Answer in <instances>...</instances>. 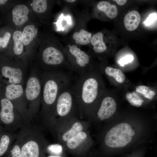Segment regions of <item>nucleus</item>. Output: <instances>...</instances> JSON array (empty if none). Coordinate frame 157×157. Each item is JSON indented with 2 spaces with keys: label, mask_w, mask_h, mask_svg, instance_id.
<instances>
[{
  "label": "nucleus",
  "mask_w": 157,
  "mask_h": 157,
  "mask_svg": "<svg viewBox=\"0 0 157 157\" xmlns=\"http://www.w3.org/2000/svg\"><path fill=\"white\" fill-rule=\"evenodd\" d=\"M126 98L132 106L135 107L141 106L144 102V100L134 92L127 93L126 94Z\"/></svg>",
  "instance_id": "obj_25"
},
{
  "label": "nucleus",
  "mask_w": 157,
  "mask_h": 157,
  "mask_svg": "<svg viewBox=\"0 0 157 157\" xmlns=\"http://www.w3.org/2000/svg\"><path fill=\"white\" fill-rule=\"evenodd\" d=\"M7 152L10 157H22L20 145L16 139Z\"/></svg>",
  "instance_id": "obj_28"
},
{
  "label": "nucleus",
  "mask_w": 157,
  "mask_h": 157,
  "mask_svg": "<svg viewBox=\"0 0 157 157\" xmlns=\"http://www.w3.org/2000/svg\"><path fill=\"white\" fill-rule=\"evenodd\" d=\"M135 134L130 124L121 123L112 127L106 133L104 137V143L111 148L123 147L131 142Z\"/></svg>",
  "instance_id": "obj_9"
},
{
  "label": "nucleus",
  "mask_w": 157,
  "mask_h": 157,
  "mask_svg": "<svg viewBox=\"0 0 157 157\" xmlns=\"http://www.w3.org/2000/svg\"><path fill=\"white\" fill-rule=\"evenodd\" d=\"M41 57L42 69L39 70L71 72L65 47L60 43L58 46L45 47L42 51Z\"/></svg>",
  "instance_id": "obj_5"
},
{
  "label": "nucleus",
  "mask_w": 157,
  "mask_h": 157,
  "mask_svg": "<svg viewBox=\"0 0 157 157\" xmlns=\"http://www.w3.org/2000/svg\"><path fill=\"white\" fill-rule=\"evenodd\" d=\"M92 34L84 28H81L73 33L72 35V43L79 46L90 44Z\"/></svg>",
  "instance_id": "obj_16"
},
{
  "label": "nucleus",
  "mask_w": 157,
  "mask_h": 157,
  "mask_svg": "<svg viewBox=\"0 0 157 157\" xmlns=\"http://www.w3.org/2000/svg\"><path fill=\"white\" fill-rule=\"evenodd\" d=\"M104 71L107 75L113 77L119 83H123L124 81L125 76L119 69L108 66L104 69Z\"/></svg>",
  "instance_id": "obj_23"
},
{
  "label": "nucleus",
  "mask_w": 157,
  "mask_h": 157,
  "mask_svg": "<svg viewBox=\"0 0 157 157\" xmlns=\"http://www.w3.org/2000/svg\"><path fill=\"white\" fill-rule=\"evenodd\" d=\"M22 157H39L49 144L40 129L31 123L24 124L17 133Z\"/></svg>",
  "instance_id": "obj_3"
},
{
  "label": "nucleus",
  "mask_w": 157,
  "mask_h": 157,
  "mask_svg": "<svg viewBox=\"0 0 157 157\" xmlns=\"http://www.w3.org/2000/svg\"><path fill=\"white\" fill-rule=\"evenodd\" d=\"M23 84H7L4 96L10 101L21 115L24 124L31 123L28 114Z\"/></svg>",
  "instance_id": "obj_11"
},
{
  "label": "nucleus",
  "mask_w": 157,
  "mask_h": 157,
  "mask_svg": "<svg viewBox=\"0 0 157 157\" xmlns=\"http://www.w3.org/2000/svg\"><path fill=\"white\" fill-rule=\"evenodd\" d=\"M157 19V14L152 13L150 14L144 22V24L146 26L151 24Z\"/></svg>",
  "instance_id": "obj_31"
},
{
  "label": "nucleus",
  "mask_w": 157,
  "mask_h": 157,
  "mask_svg": "<svg viewBox=\"0 0 157 157\" xmlns=\"http://www.w3.org/2000/svg\"><path fill=\"white\" fill-rule=\"evenodd\" d=\"M89 124L86 120L78 119L76 115L57 119L54 134L59 143L63 145L78 133L88 130Z\"/></svg>",
  "instance_id": "obj_6"
},
{
  "label": "nucleus",
  "mask_w": 157,
  "mask_h": 157,
  "mask_svg": "<svg viewBox=\"0 0 157 157\" xmlns=\"http://www.w3.org/2000/svg\"><path fill=\"white\" fill-rule=\"evenodd\" d=\"M65 1L68 3H73L76 2V1L75 0H65Z\"/></svg>",
  "instance_id": "obj_34"
},
{
  "label": "nucleus",
  "mask_w": 157,
  "mask_h": 157,
  "mask_svg": "<svg viewBox=\"0 0 157 157\" xmlns=\"http://www.w3.org/2000/svg\"><path fill=\"white\" fill-rule=\"evenodd\" d=\"M64 148L62 144L59 143L49 144L46 147L45 150L51 155L61 156Z\"/></svg>",
  "instance_id": "obj_24"
},
{
  "label": "nucleus",
  "mask_w": 157,
  "mask_h": 157,
  "mask_svg": "<svg viewBox=\"0 0 157 157\" xmlns=\"http://www.w3.org/2000/svg\"><path fill=\"white\" fill-rule=\"evenodd\" d=\"M133 60V57L132 55H128L121 59L118 63L121 66H124L125 64L131 62Z\"/></svg>",
  "instance_id": "obj_30"
},
{
  "label": "nucleus",
  "mask_w": 157,
  "mask_h": 157,
  "mask_svg": "<svg viewBox=\"0 0 157 157\" xmlns=\"http://www.w3.org/2000/svg\"><path fill=\"white\" fill-rule=\"evenodd\" d=\"M113 1L116 2L120 6L124 5L127 1L125 0H115Z\"/></svg>",
  "instance_id": "obj_32"
},
{
  "label": "nucleus",
  "mask_w": 157,
  "mask_h": 157,
  "mask_svg": "<svg viewBox=\"0 0 157 157\" xmlns=\"http://www.w3.org/2000/svg\"><path fill=\"white\" fill-rule=\"evenodd\" d=\"M8 1L7 0H0V6L5 4Z\"/></svg>",
  "instance_id": "obj_33"
},
{
  "label": "nucleus",
  "mask_w": 157,
  "mask_h": 157,
  "mask_svg": "<svg viewBox=\"0 0 157 157\" xmlns=\"http://www.w3.org/2000/svg\"><path fill=\"white\" fill-rule=\"evenodd\" d=\"M17 133L5 131L0 135V157L3 156L8 151L16 140Z\"/></svg>",
  "instance_id": "obj_15"
},
{
  "label": "nucleus",
  "mask_w": 157,
  "mask_h": 157,
  "mask_svg": "<svg viewBox=\"0 0 157 157\" xmlns=\"http://www.w3.org/2000/svg\"><path fill=\"white\" fill-rule=\"evenodd\" d=\"M6 131L3 127L0 124V135L1 133L4 131Z\"/></svg>",
  "instance_id": "obj_35"
},
{
  "label": "nucleus",
  "mask_w": 157,
  "mask_h": 157,
  "mask_svg": "<svg viewBox=\"0 0 157 157\" xmlns=\"http://www.w3.org/2000/svg\"><path fill=\"white\" fill-rule=\"evenodd\" d=\"M140 20V13L136 10L131 11L124 16V22L125 27L129 31H133L138 27Z\"/></svg>",
  "instance_id": "obj_17"
},
{
  "label": "nucleus",
  "mask_w": 157,
  "mask_h": 157,
  "mask_svg": "<svg viewBox=\"0 0 157 157\" xmlns=\"http://www.w3.org/2000/svg\"><path fill=\"white\" fill-rule=\"evenodd\" d=\"M65 48L71 72L79 75L91 70V58L88 53L72 43Z\"/></svg>",
  "instance_id": "obj_8"
},
{
  "label": "nucleus",
  "mask_w": 157,
  "mask_h": 157,
  "mask_svg": "<svg viewBox=\"0 0 157 157\" xmlns=\"http://www.w3.org/2000/svg\"><path fill=\"white\" fill-rule=\"evenodd\" d=\"M136 92L142 94L145 98L152 99L155 95V92L148 87L144 85H139L136 88Z\"/></svg>",
  "instance_id": "obj_27"
},
{
  "label": "nucleus",
  "mask_w": 157,
  "mask_h": 157,
  "mask_svg": "<svg viewBox=\"0 0 157 157\" xmlns=\"http://www.w3.org/2000/svg\"><path fill=\"white\" fill-rule=\"evenodd\" d=\"M24 92L28 115L32 122L38 117L41 106L42 85L38 70L34 69L31 71Z\"/></svg>",
  "instance_id": "obj_4"
},
{
  "label": "nucleus",
  "mask_w": 157,
  "mask_h": 157,
  "mask_svg": "<svg viewBox=\"0 0 157 157\" xmlns=\"http://www.w3.org/2000/svg\"><path fill=\"white\" fill-rule=\"evenodd\" d=\"M29 11L28 8L25 5L20 4L15 6L12 12L13 21L15 24L21 26L27 21Z\"/></svg>",
  "instance_id": "obj_14"
},
{
  "label": "nucleus",
  "mask_w": 157,
  "mask_h": 157,
  "mask_svg": "<svg viewBox=\"0 0 157 157\" xmlns=\"http://www.w3.org/2000/svg\"><path fill=\"white\" fill-rule=\"evenodd\" d=\"M115 100L110 97H106L101 101L97 110V116L101 121L107 119L112 116L116 110Z\"/></svg>",
  "instance_id": "obj_13"
},
{
  "label": "nucleus",
  "mask_w": 157,
  "mask_h": 157,
  "mask_svg": "<svg viewBox=\"0 0 157 157\" xmlns=\"http://www.w3.org/2000/svg\"><path fill=\"white\" fill-rule=\"evenodd\" d=\"M95 76L91 70L77 75L71 83L81 119H86L91 116L94 104L98 98L100 85Z\"/></svg>",
  "instance_id": "obj_2"
},
{
  "label": "nucleus",
  "mask_w": 157,
  "mask_h": 157,
  "mask_svg": "<svg viewBox=\"0 0 157 157\" xmlns=\"http://www.w3.org/2000/svg\"><path fill=\"white\" fill-rule=\"evenodd\" d=\"M32 5L33 10L39 13H44L47 8V1L45 0H34Z\"/></svg>",
  "instance_id": "obj_26"
},
{
  "label": "nucleus",
  "mask_w": 157,
  "mask_h": 157,
  "mask_svg": "<svg viewBox=\"0 0 157 157\" xmlns=\"http://www.w3.org/2000/svg\"><path fill=\"white\" fill-rule=\"evenodd\" d=\"M22 33L21 31H16L14 32L13 35L14 42L13 50L14 53L16 55H21L23 50Z\"/></svg>",
  "instance_id": "obj_22"
},
{
  "label": "nucleus",
  "mask_w": 157,
  "mask_h": 157,
  "mask_svg": "<svg viewBox=\"0 0 157 157\" xmlns=\"http://www.w3.org/2000/svg\"><path fill=\"white\" fill-rule=\"evenodd\" d=\"M38 29L33 25H28L24 29L22 33L23 45L29 44L36 37Z\"/></svg>",
  "instance_id": "obj_21"
},
{
  "label": "nucleus",
  "mask_w": 157,
  "mask_h": 157,
  "mask_svg": "<svg viewBox=\"0 0 157 157\" xmlns=\"http://www.w3.org/2000/svg\"><path fill=\"white\" fill-rule=\"evenodd\" d=\"M38 71L42 83V94L38 116L43 126L53 132L56 121L54 108L57 98L60 92L72 83L77 75L68 71Z\"/></svg>",
  "instance_id": "obj_1"
},
{
  "label": "nucleus",
  "mask_w": 157,
  "mask_h": 157,
  "mask_svg": "<svg viewBox=\"0 0 157 157\" xmlns=\"http://www.w3.org/2000/svg\"><path fill=\"white\" fill-rule=\"evenodd\" d=\"M11 36L10 33L7 31L3 36H0V49L5 48L7 47Z\"/></svg>",
  "instance_id": "obj_29"
},
{
  "label": "nucleus",
  "mask_w": 157,
  "mask_h": 157,
  "mask_svg": "<svg viewBox=\"0 0 157 157\" xmlns=\"http://www.w3.org/2000/svg\"><path fill=\"white\" fill-rule=\"evenodd\" d=\"M104 38V34L101 32H98L92 36L90 44L95 53H102L107 50V47Z\"/></svg>",
  "instance_id": "obj_19"
},
{
  "label": "nucleus",
  "mask_w": 157,
  "mask_h": 157,
  "mask_svg": "<svg viewBox=\"0 0 157 157\" xmlns=\"http://www.w3.org/2000/svg\"><path fill=\"white\" fill-rule=\"evenodd\" d=\"M0 98V124L5 130L14 133L23 126V120L12 103L4 96Z\"/></svg>",
  "instance_id": "obj_7"
},
{
  "label": "nucleus",
  "mask_w": 157,
  "mask_h": 157,
  "mask_svg": "<svg viewBox=\"0 0 157 157\" xmlns=\"http://www.w3.org/2000/svg\"><path fill=\"white\" fill-rule=\"evenodd\" d=\"M97 11L103 13L108 17L113 19L117 16L118 11L117 6L109 2L102 1H99L96 6Z\"/></svg>",
  "instance_id": "obj_18"
},
{
  "label": "nucleus",
  "mask_w": 157,
  "mask_h": 157,
  "mask_svg": "<svg viewBox=\"0 0 157 157\" xmlns=\"http://www.w3.org/2000/svg\"><path fill=\"white\" fill-rule=\"evenodd\" d=\"M91 144L88 130L78 133L69 139L63 145L69 150L79 153L86 151Z\"/></svg>",
  "instance_id": "obj_12"
},
{
  "label": "nucleus",
  "mask_w": 157,
  "mask_h": 157,
  "mask_svg": "<svg viewBox=\"0 0 157 157\" xmlns=\"http://www.w3.org/2000/svg\"><path fill=\"white\" fill-rule=\"evenodd\" d=\"M71 83L60 92L57 98L54 108V114L56 119L76 115V112H78Z\"/></svg>",
  "instance_id": "obj_10"
},
{
  "label": "nucleus",
  "mask_w": 157,
  "mask_h": 157,
  "mask_svg": "<svg viewBox=\"0 0 157 157\" xmlns=\"http://www.w3.org/2000/svg\"><path fill=\"white\" fill-rule=\"evenodd\" d=\"M56 24L58 31L65 32L72 27L73 22L71 15L62 13L59 16Z\"/></svg>",
  "instance_id": "obj_20"
},
{
  "label": "nucleus",
  "mask_w": 157,
  "mask_h": 157,
  "mask_svg": "<svg viewBox=\"0 0 157 157\" xmlns=\"http://www.w3.org/2000/svg\"><path fill=\"white\" fill-rule=\"evenodd\" d=\"M47 157H62V156H53L50 155Z\"/></svg>",
  "instance_id": "obj_36"
}]
</instances>
